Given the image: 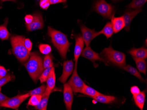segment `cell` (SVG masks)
<instances>
[{
	"label": "cell",
	"instance_id": "obj_25",
	"mask_svg": "<svg viewBox=\"0 0 147 110\" xmlns=\"http://www.w3.org/2000/svg\"><path fill=\"white\" fill-rule=\"evenodd\" d=\"M147 0H133L127 7L133 10L142 9L143 6L147 2Z\"/></svg>",
	"mask_w": 147,
	"mask_h": 110
},
{
	"label": "cell",
	"instance_id": "obj_27",
	"mask_svg": "<svg viewBox=\"0 0 147 110\" xmlns=\"http://www.w3.org/2000/svg\"><path fill=\"white\" fill-rule=\"evenodd\" d=\"M42 99V95H33L31 96V97L28 103V106H36L38 105L39 103L41 101Z\"/></svg>",
	"mask_w": 147,
	"mask_h": 110
},
{
	"label": "cell",
	"instance_id": "obj_16",
	"mask_svg": "<svg viewBox=\"0 0 147 110\" xmlns=\"http://www.w3.org/2000/svg\"><path fill=\"white\" fill-rule=\"evenodd\" d=\"M111 24L114 33H118L121 30L124 28L125 26L124 20L123 16L120 17H112L111 19Z\"/></svg>",
	"mask_w": 147,
	"mask_h": 110
},
{
	"label": "cell",
	"instance_id": "obj_37",
	"mask_svg": "<svg viewBox=\"0 0 147 110\" xmlns=\"http://www.w3.org/2000/svg\"><path fill=\"white\" fill-rule=\"evenodd\" d=\"M7 74V70L4 66L0 65V79L2 78Z\"/></svg>",
	"mask_w": 147,
	"mask_h": 110
},
{
	"label": "cell",
	"instance_id": "obj_12",
	"mask_svg": "<svg viewBox=\"0 0 147 110\" xmlns=\"http://www.w3.org/2000/svg\"><path fill=\"white\" fill-rule=\"evenodd\" d=\"M34 19L31 23L26 25L29 31H34L43 28L44 21L42 16L40 13H35L33 15Z\"/></svg>",
	"mask_w": 147,
	"mask_h": 110
},
{
	"label": "cell",
	"instance_id": "obj_21",
	"mask_svg": "<svg viewBox=\"0 0 147 110\" xmlns=\"http://www.w3.org/2000/svg\"><path fill=\"white\" fill-rule=\"evenodd\" d=\"M80 93L90 96V97H91L92 98H93L94 97L101 94V93H100L95 89L92 88V87H91L86 85L85 83H84L83 88L80 92Z\"/></svg>",
	"mask_w": 147,
	"mask_h": 110
},
{
	"label": "cell",
	"instance_id": "obj_40",
	"mask_svg": "<svg viewBox=\"0 0 147 110\" xmlns=\"http://www.w3.org/2000/svg\"><path fill=\"white\" fill-rule=\"evenodd\" d=\"M13 1V2H16V0H1V4H2V2H5V1Z\"/></svg>",
	"mask_w": 147,
	"mask_h": 110
},
{
	"label": "cell",
	"instance_id": "obj_4",
	"mask_svg": "<svg viewBox=\"0 0 147 110\" xmlns=\"http://www.w3.org/2000/svg\"><path fill=\"white\" fill-rule=\"evenodd\" d=\"M100 55L103 59L109 61L115 66L122 68L126 65V56L123 52L116 51L110 46L103 50Z\"/></svg>",
	"mask_w": 147,
	"mask_h": 110
},
{
	"label": "cell",
	"instance_id": "obj_23",
	"mask_svg": "<svg viewBox=\"0 0 147 110\" xmlns=\"http://www.w3.org/2000/svg\"><path fill=\"white\" fill-rule=\"evenodd\" d=\"M122 68L123 69L126 71V72H128L129 73L131 74L132 75H134L135 77L138 78L141 82H144V79L143 78L138 71L134 67L129 65H126L123 67H122Z\"/></svg>",
	"mask_w": 147,
	"mask_h": 110
},
{
	"label": "cell",
	"instance_id": "obj_5",
	"mask_svg": "<svg viewBox=\"0 0 147 110\" xmlns=\"http://www.w3.org/2000/svg\"><path fill=\"white\" fill-rule=\"evenodd\" d=\"M93 9L105 19H110L113 17L114 7L105 0H98L96 2Z\"/></svg>",
	"mask_w": 147,
	"mask_h": 110
},
{
	"label": "cell",
	"instance_id": "obj_6",
	"mask_svg": "<svg viewBox=\"0 0 147 110\" xmlns=\"http://www.w3.org/2000/svg\"><path fill=\"white\" fill-rule=\"evenodd\" d=\"M28 93L23 95H18L12 98H9L0 103V107H7L11 109L18 108L21 103L30 97Z\"/></svg>",
	"mask_w": 147,
	"mask_h": 110
},
{
	"label": "cell",
	"instance_id": "obj_1",
	"mask_svg": "<svg viewBox=\"0 0 147 110\" xmlns=\"http://www.w3.org/2000/svg\"><path fill=\"white\" fill-rule=\"evenodd\" d=\"M48 33L51 37V41L54 47L57 49L63 59H65L70 46L67 37L61 31L49 27Z\"/></svg>",
	"mask_w": 147,
	"mask_h": 110
},
{
	"label": "cell",
	"instance_id": "obj_10",
	"mask_svg": "<svg viewBox=\"0 0 147 110\" xmlns=\"http://www.w3.org/2000/svg\"><path fill=\"white\" fill-rule=\"evenodd\" d=\"M74 69V64L72 60L66 61L63 65V71L61 76L59 79L61 83H65L69 76L72 73Z\"/></svg>",
	"mask_w": 147,
	"mask_h": 110
},
{
	"label": "cell",
	"instance_id": "obj_38",
	"mask_svg": "<svg viewBox=\"0 0 147 110\" xmlns=\"http://www.w3.org/2000/svg\"><path fill=\"white\" fill-rule=\"evenodd\" d=\"M9 98L8 97H7L5 95L2 94V93L0 92V103L5 101L9 99Z\"/></svg>",
	"mask_w": 147,
	"mask_h": 110
},
{
	"label": "cell",
	"instance_id": "obj_39",
	"mask_svg": "<svg viewBox=\"0 0 147 110\" xmlns=\"http://www.w3.org/2000/svg\"><path fill=\"white\" fill-rule=\"evenodd\" d=\"M49 1L51 5H55L63 2L62 0H49Z\"/></svg>",
	"mask_w": 147,
	"mask_h": 110
},
{
	"label": "cell",
	"instance_id": "obj_3",
	"mask_svg": "<svg viewBox=\"0 0 147 110\" xmlns=\"http://www.w3.org/2000/svg\"><path fill=\"white\" fill-rule=\"evenodd\" d=\"M24 37L13 36L11 37V43L13 55L21 63H26L28 60L30 52L26 48L24 45Z\"/></svg>",
	"mask_w": 147,
	"mask_h": 110
},
{
	"label": "cell",
	"instance_id": "obj_32",
	"mask_svg": "<svg viewBox=\"0 0 147 110\" xmlns=\"http://www.w3.org/2000/svg\"><path fill=\"white\" fill-rule=\"evenodd\" d=\"M53 63L51 56L49 55H46V56L45 57L43 61V66L44 69L46 68L49 67Z\"/></svg>",
	"mask_w": 147,
	"mask_h": 110
},
{
	"label": "cell",
	"instance_id": "obj_35",
	"mask_svg": "<svg viewBox=\"0 0 147 110\" xmlns=\"http://www.w3.org/2000/svg\"><path fill=\"white\" fill-rule=\"evenodd\" d=\"M130 92H131V93L133 94V96H136L141 92V91L138 87L134 86L131 87L130 88Z\"/></svg>",
	"mask_w": 147,
	"mask_h": 110
},
{
	"label": "cell",
	"instance_id": "obj_8",
	"mask_svg": "<svg viewBox=\"0 0 147 110\" xmlns=\"http://www.w3.org/2000/svg\"><path fill=\"white\" fill-rule=\"evenodd\" d=\"M80 29L82 33V37L86 46H90L92 41L99 36V32H96L94 29H92L88 28L84 24L81 23L80 25Z\"/></svg>",
	"mask_w": 147,
	"mask_h": 110
},
{
	"label": "cell",
	"instance_id": "obj_11",
	"mask_svg": "<svg viewBox=\"0 0 147 110\" xmlns=\"http://www.w3.org/2000/svg\"><path fill=\"white\" fill-rule=\"evenodd\" d=\"M72 89L67 83H64L63 86V98L66 109L71 110L73 102L74 95Z\"/></svg>",
	"mask_w": 147,
	"mask_h": 110
},
{
	"label": "cell",
	"instance_id": "obj_29",
	"mask_svg": "<svg viewBox=\"0 0 147 110\" xmlns=\"http://www.w3.org/2000/svg\"><path fill=\"white\" fill-rule=\"evenodd\" d=\"M53 66V63L49 67L45 69L43 71L42 73L39 78L41 83H42L46 81Z\"/></svg>",
	"mask_w": 147,
	"mask_h": 110
},
{
	"label": "cell",
	"instance_id": "obj_19",
	"mask_svg": "<svg viewBox=\"0 0 147 110\" xmlns=\"http://www.w3.org/2000/svg\"><path fill=\"white\" fill-rule=\"evenodd\" d=\"M8 18L5 19V23L3 24L0 25V39L2 41L8 40L10 34L7 29L8 23Z\"/></svg>",
	"mask_w": 147,
	"mask_h": 110
},
{
	"label": "cell",
	"instance_id": "obj_34",
	"mask_svg": "<svg viewBox=\"0 0 147 110\" xmlns=\"http://www.w3.org/2000/svg\"><path fill=\"white\" fill-rule=\"evenodd\" d=\"M24 45L27 50L30 52L32 50V43L29 39H25L24 40Z\"/></svg>",
	"mask_w": 147,
	"mask_h": 110
},
{
	"label": "cell",
	"instance_id": "obj_13",
	"mask_svg": "<svg viewBox=\"0 0 147 110\" xmlns=\"http://www.w3.org/2000/svg\"><path fill=\"white\" fill-rule=\"evenodd\" d=\"M142 11V9H140L136 10H129L125 11L123 16L125 24L124 28L126 31L129 32L130 30V24L132 20L138 14Z\"/></svg>",
	"mask_w": 147,
	"mask_h": 110
},
{
	"label": "cell",
	"instance_id": "obj_17",
	"mask_svg": "<svg viewBox=\"0 0 147 110\" xmlns=\"http://www.w3.org/2000/svg\"><path fill=\"white\" fill-rule=\"evenodd\" d=\"M128 53L131 55L133 57L144 59H147V50L144 47L139 48L134 47L129 51Z\"/></svg>",
	"mask_w": 147,
	"mask_h": 110
},
{
	"label": "cell",
	"instance_id": "obj_30",
	"mask_svg": "<svg viewBox=\"0 0 147 110\" xmlns=\"http://www.w3.org/2000/svg\"><path fill=\"white\" fill-rule=\"evenodd\" d=\"M46 86L45 85H42L41 87L37 88L35 89H33L28 93L30 96H31L33 95H42L44 93L46 90Z\"/></svg>",
	"mask_w": 147,
	"mask_h": 110
},
{
	"label": "cell",
	"instance_id": "obj_9",
	"mask_svg": "<svg viewBox=\"0 0 147 110\" xmlns=\"http://www.w3.org/2000/svg\"><path fill=\"white\" fill-rule=\"evenodd\" d=\"M81 55L82 57L88 59L92 62L95 67L96 61H102L106 62V61L102 57L100 56L99 54L93 51L91 48L90 47H86L82 52Z\"/></svg>",
	"mask_w": 147,
	"mask_h": 110
},
{
	"label": "cell",
	"instance_id": "obj_31",
	"mask_svg": "<svg viewBox=\"0 0 147 110\" xmlns=\"http://www.w3.org/2000/svg\"><path fill=\"white\" fill-rule=\"evenodd\" d=\"M40 51L44 55H47L52 51V48L50 45L47 44H41L39 45Z\"/></svg>",
	"mask_w": 147,
	"mask_h": 110
},
{
	"label": "cell",
	"instance_id": "obj_28",
	"mask_svg": "<svg viewBox=\"0 0 147 110\" xmlns=\"http://www.w3.org/2000/svg\"><path fill=\"white\" fill-rule=\"evenodd\" d=\"M15 79V76L11 73L7 74L5 76L2 78L0 79V87L5 85L6 84L10 82L13 81Z\"/></svg>",
	"mask_w": 147,
	"mask_h": 110
},
{
	"label": "cell",
	"instance_id": "obj_22",
	"mask_svg": "<svg viewBox=\"0 0 147 110\" xmlns=\"http://www.w3.org/2000/svg\"><path fill=\"white\" fill-rule=\"evenodd\" d=\"M133 59L135 61L136 66L138 70L140 73L146 74L147 72V62L144 59H138L136 57H133Z\"/></svg>",
	"mask_w": 147,
	"mask_h": 110
},
{
	"label": "cell",
	"instance_id": "obj_15",
	"mask_svg": "<svg viewBox=\"0 0 147 110\" xmlns=\"http://www.w3.org/2000/svg\"><path fill=\"white\" fill-rule=\"evenodd\" d=\"M75 39L76 45L74 50V59L75 61V65H77L78 59L83 51L85 43L81 35H78L75 37Z\"/></svg>",
	"mask_w": 147,
	"mask_h": 110
},
{
	"label": "cell",
	"instance_id": "obj_18",
	"mask_svg": "<svg viewBox=\"0 0 147 110\" xmlns=\"http://www.w3.org/2000/svg\"><path fill=\"white\" fill-rule=\"evenodd\" d=\"M95 101L105 104H111L116 101V98L115 96H108L101 94L93 97Z\"/></svg>",
	"mask_w": 147,
	"mask_h": 110
},
{
	"label": "cell",
	"instance_id": "obj_24",
	"mask_svg": "<svg viewBox=\"0 0 147 110\" xmlns=\"http://www.w3.org/2000/svg\"><path fill=\"white\" fill-rule=\"evenodd\" d=\"M114 33V32L112 24L111 22L107 23L104 28L101 31L99 32L100 35L101 34H104L107 39L110 38Z\"/></svg>",
	"mask_w": 147,
	"mask_h": 110
},
{
	"label": "cell",
	"instance_id": "obj_36",
	"mask_svg": "<svg viewBox=\"0 0 147 110\" xmlns=\"http://www.w3.org/2000/svg\"><path fill=\"white\" fill-rule=\"evenodd\" d=\"M33 19H34L33 15H26L24 18L26 25H28L31 23L33 21Z\"/></svg>",
	"mask_w": 147,
	"mask_h": 110
},
{
	"label": "cell",
	"instance_id": "obj_43",
	"mask_svg": "<svg viewBox=\"0 0 147 110\" xmlns=\"http://www.w3.org/2000/svg\"><path fill=\"white\" fill-rule=\"evenodd\" d=\"M1 91V87H0V92Z\"/></svg>",
	"mask_w": 147,
	"mask_h": 110
},
{
	"label": "cell",
	"instance_id": "obj_33",
	"mask_svg": "<svg viewBox=\"0 0 147 110\" xmlns=\"http://www.w3.org/2000/svg\"><path fill=\"white\" fill-rule=\"evenodd\" d=\"M51 5L49 0H40L39 2V5L42 9L47 10Z\"/></svg>",
	"mask_w": 147,
	"mask_h": 110
},
{
	"label": "cell",
	"instance_id": "obj_7",
	"mask_svg": "<svg viewBox=\"0 0 147 110\" xmlns=\"http://www.w3.org/2000/svg\"><path fill=\"white\" fill-rule=\"evenodd\" d=\"M67 83L71 88L73 92L76 93H80L85 83L80 78L77 73V65H74L73 73L70 79Z\"/></svg>",
	"mask_w": 147,
	"mask_h": 110
},
{
	"label": "cell",
	"instance_id": "obj_20",
	"mask_svg": "<svg viewBox=\"0 0 147 110\" xmlns=\"http://www.w3.org/2000/svg\"><path fill=\"white\" fill-rule=\"evenodd\" d=\"M134 102L137 106L142 110L144 107L145 101V93L144 91L141 92L136 96H133Z\"/></svg>",
	"mask_w": 147,
	"mask_h": 110
},
{
	"label": "cell",
	"instance_id": "obj_2",
	"mask_svg": "<svg viewBox=\"0 0 147 110\" xmlns=\"http://www.w3.org/2000/svg\"><path fill=\"white\" fill-rule=\"evenodd\" d=\"M24 66L31 79L37 83L44 70L42 57L37 53H30L29 59L25 63Z\"/></svg>",
	"mask_w": 147,
	"mask_h": 110
},
{
	"label": "cell",
	"instance_id": "obj_41",
	"mask_svg": "<svg viewBox=\"0 0 147 110\" xmlns=\"http://www.w3.org/2000/svg\"><path fill=\"white\" fill-rule=\"evenodd\" d=\"M112 1L113 2H117V1H121V0H112Z\"/></svg>",
	"mask_w": 147,
	"mask_h": 110
},
{
	"label": "cell",
	"instance_id": "obj_26",
	"mask_svg": "<svg viewBox=\"0 0 147 110\" xmlns=\"http://www.w3.org/2000/svg\"><path fill=\"white\" fill-rule=\"evenodd\" d=\"M50 95L42 97V99L38 105L36 106L35 108L39 110H46L49 98Z\"/></svg>",
	"mask_w": 147,
	"mask_h": 110
},
{
	"label": "cell",
	"instance_id": "obj_14",
	"mask_svg": "<svg viewBox=\"0 0 147 110\" xmlns=\"http://www.w3.org/2000/svg\"><path fill=\"white\" fill-rule=\"evenodd\" d=\"M46 82L47 86H46V90L42 97L50 95L53 89L55 87L56 84V74L54 66H53L47 79L46 80Z\"/></svg>",
	"mask_w": 147,
	"mask_h": 110
},
{
	"label": "cell",
	"instance_id": "obj_42",
	"mask_svg": "<svg viewBox=\"0 0 147 110\" xmlns=\"http://www.w3.org/2000/svg\"><path fill=\"white\" fill-rule=\"evenodd\" d=\"M67 0H62L63 3H66V2H67Z\"/></svg>",
	"mask_w": 147,
	"mask_h": 110
}]
</instances>
